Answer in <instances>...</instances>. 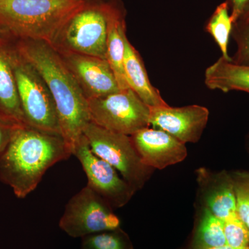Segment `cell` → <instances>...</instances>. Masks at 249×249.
<instances>
[{
    "mask_svg": "<svg viewBox=\"0 0 249 249\" xmlns=\"http://www.w3.org/2000/svg\"><path fill=\"white\" fill-rule=\"evenodd\" d=\"M18 125L22 124H15L11 121L0 117V155L7 147L15 129Z\"/></svg>",
    "mask_w": 249,
    "mask_h": 249,
    "instance_id": "24",
    "label": "cell"
},
{
    "mask_svg": "<svg viewBox=\"0 0 249 249\" xmlns=\"http://www.w3.org/2000/svg\"><path fill=\"white\" fill-rule=\"evenodd\" d=\"M87 99L103 97L120 91L106 59L70 52H60Z\"/></svg>",
    "mask_w": 249,
    "mask_h": 249,
    "instance_id": "11",
    "label": "cell"
},
{
    "mask_svg": "<svg viewBox=\"0 0 249 249\" xmlns=\"http://www.w3.org/2000/svg\"><path fill=\"white\" fill-rule=\"evenodd\" d=\"M235 27V39L237 44V52L235 60L232 62L239 65L249 66V25L233 24Z\"/></svg>",
    "mask_w": 249,
    "mask_h": 249,
    "instance_id": "23",
    "label": "cell"
},
{
    "mask_svg": "<svg viewBox=\"0 0 249 249\" xmlns=\"http://www.w3.org/2000/svg\"><path fill=\"white\" fill-rule=\"evenodd\" d=\"M83 135L91 151L114 167L136 191L142 189L151 178L155 169L142 163L130 136L107 130L92 122L85 127Z\"/></svg>",
    "mask_w": 249,
    "mask_h": 249,
    "instance_id": "5",
    "label": "cell"
},
{
    "mask_svg": "<svg viewBox=\"0 0 249 249\" xmlns=\"http://www.w3.org/2000/svg\"><path fill=\"white\" fill-rule=\"evenodd\" d=\"M88 0H0V28L14 40L52 45L67 21Z\"/></svg>",
    "mask_w": 249,
    "mask_h": 249,
    "instance_id": "3",
    "label": "cell"
},
{
    "mask_svg": "<svg viewBox=\"0 0 249 249\" xmlns=\"http://www.w3.org/2000/svg\"><path fill=\"white\" fill-rule=\"evenodd\" d=\"M196 173L204 206L222 221L235 214V193L230 173L201 168Z\"/></svg>",
    "mask_w": 249,
    "mask_h": 249,
    "instance_id": "13",
    "label": "cell"
},
{
    "mask_svg": "<svg viewBox=\"0 0 249 249\" xmlns=\"http://www.w3.org/2000/svg\"><path fill=\"white\" fill-rule=\"evenodd\" d=\"M12 37L4 29L0 28V45H7L13 42Z\"/></svg>",
    "mask_w": 249,
    "mask_h": 249,
    "instance_id": "26",
    "label": "cell"
},
{
    "mask_svg": "<svg viewBox=\"0 0 249 249\" xmlns=\"http://www.w3.org/2000/svg\"><path fill=\"white\" fill-rule=\"evenodd\" d=\"M227 245L235 249L249 247V232L237 213L223 221Z\"/></svg>",
    "mask_w": 249,
    "mask_h": 249,
    "instance_id": "22",
    "label": "cell"
},
{
    "mask_svg": "<svg viewBox=\"0 0 249 249\" xmlns=\"http://www.w3.org/2000/svg\"><path fill=\"white\" fill-rule=\"evenodd\" d=\"M73 155L79 160L91 189L107 201L113 209L124 207L132 199L135 190L117 170L95 155L84 135L75 147Z\"/></svg>",
    "mask_w": 249,
    "mask_h": 249,
    "instance_id": "9",
    "label": "cell"
},
{
    "mask_svg": "<svg viewBox=\"0 0 249 249\" xmlns=\"http://www.w3.org/2000/svg\"><path fill=\"white\" fill-rule=\"evenodd\" d=\"M71 155L61 136L18 125L0 155V181L24 199L37 188L47 170Z\"/></svg>",
    "mask_w": 249,
    "mask_h": 249,
    "instance_id": "2",
    "label": "cell"
},
{
    "mask_svg": "<svg viewBox=\"0 0 249 249\" xmlns=\"http://www.w3.org/2000/svg\"><path fill=\"white\" fill-rule=\"evenodd\" d=\"M21 107L28 125L61 136L56 107L47 83L35 67L10 45Z\"/></svg>",
    "mask_w": 249,
    "mask_h": 249,
    "instance_id": "4",
    "label": "cell"
},
{
    "mask_svg": "<svg viewBox=\"0 0 249 249\" xmlns=\"http://www.w3.org/2000/svg\"><path fill=\"white\" fill-rule=\"evenodd\" d=\"M149 107L150 125L165 131L184 144L199 142L209 121V109L198 105Z\"/></svg>",
    "mask_w": 249,
    "mask_h": 249,
    "instance_id": "10",
    "label": "cell"
},
{
    "mask_svg": "<svg viewBox=\"0 0 249 249\" xmlns=\"http://www.w3.org/2000/svg\"><path fill=\"white\" fill-rule=\"evenodd\" d=\"M124 67L129 88L138 95L142 102L152 107L168 106L160 91L152 85L140 54L126 34L124 36Z\"/></svg>",
    "mask_w": 249,
    "mask_h": 249,
    "instance_id": "14",
    "label": "cell"
},
{
    "mask_svg": "<svg viewBox=\"0 0 249 249\" xmlns=\"http://www.w3.org/2000/svg\"><path fill=\"white\" fill-rule=\"evenodd\" d=\"M14 47L47 83L53 98L61 137L73 155L91 122L88 100L58 50L43 41L14 40Z\"/></svg>",
    "mask_w": 249,
    "mask_h": 249,
    "instance_id": "1",
    "label": "cell"
},
{
    "mask_svg": "<svg viewBox=\"0 0 249 249\" xmlns=\"http://www.w3.org/2000/svg\"><path fill=\"white\" fill-rule=\"evenodd\" d=\"M246 148H247V152L249 154V135L247 139V142H246Z\"/></svg>",
    "mask_w": 249,
    "mask_h": 249,
    "instance_id": "29",
    "label": "cell"
},
{
    "mask_svg": "<svg viewBox=\"0 0 249 249\" xmlns=\"http://www.w3.org/2000/svg\"><path fill=\"white\" fill-rule=\"evenodd\" d=\"M228 2L231 6V19L232 24H235L245 12L246 8L249 4V0H229Z\"/></svg>",
    "mask_w": 249,
    "mask_h": 249,
    "instance_id": "25",
    "label": "cell"
},
{
    "mask_svg": "<svg viewBox=\"0 0 249 249\" xmlns=\"http://www.w3.org/2000/svg\"><path fill=\"white\" fill-rule=\"evenodd\" d=\"M107 40L106 60L110 65L120 90L128 89L124 73V36L125 22L122 11L114 4H107Z\"/></svg>",
    "mask_w": 249,
    "mask_h": 249,
    "instance_id": "16",
    "label": "cell"
},
{
    "mask_svg": "<svg viewBox=\"0 0 249 249\" xmlns=\"http://www.w3.org/2000/svg\"><path fill=\"white\" fill-rule=\"evenodd\" d=\"M227 245L223 221L203 206L193 235L192 249L213 248Z\"/></svg>",
    "mask_w": 249,
    "mask_h": 249,
    "instance_id": "18",
    "label": "cell"
},
{
    "mask_svg": "<svg viewBox=\"0 0 249 249\" xmlns=\"http://www.w3.org/2000/svg\"><path fill=\"white\" fill-rule=\"evenodd\" d=\"M237 23L243 24V25H249V4L247 7L246 8L245 12L243 13V14L241 16L240 19L237 21Z\"/></svg>",
    "mask_w": 249,
    "mask_h": 249,
    "instance_id": "27",
    "label": "cell"
},
{
    "mask_svg": "<svg viewBox=\"0 0 249 249\" xmlns=\"http://www.w3.org/2000/svg\"><path fill=\"white\" fill-rule=\"evenodd\" d=\"M229 4L228 1L218 5L213 14L206 24V31L213 37L222 53V58L232 61L228 53L229 38L233 29V24L229 14Z\"/></svg>",
    "mask_w": 249,
    "mask_h": 249,
    "instance_id": "19",
    "label": "cell"
},
{
    "mask_svg": "<svg viewBox=\"0 0 249 249\" xmlns=\"http://www.w3.org/2000/svg\"><path fill=\"white\" fill-rule=\"evenodd\" d=\"M107 29V4H88L67 21L52 45L60 52L106 60Z\"/></svg>",
    "mask_w": 249,
    "mask_h": 249,
    "instance_id": "6",
    "label": "cell"
},
{
    "mask_svg": "<svg viewBox=\"0 0 249 249\" xmlns=\"http://www.w3.org/2000/svg\"><path fill=\"white\" fill-rule=\"evenodd\" d=\"M205 85L223 92L237 91L249 93V66L228 61L221 57L205 71Z\"/></svg>",
    "mask_w": 249,
    "mask_h": 249,
    "instance_id": "17",
    "label": "cell"
},
{
    "mask_svg": "<svg viewBox=\"0 0 249 249\" xmlns=\"http://www.w3.org/2000/svg\"><path fill=\"white\" fill-rule=\"evenodd\" d=\"M11 42L0 45V117L15 124H27L21 107L10 55Z\"/></svg>",
    "mask_w": 249,
    "mask_h": 249,
    "instance_id": "15",
    "label": "cell"
},
{
    "mask_svg": "<svg viewBox=\"0 0 249 249\" xmlns=\"http://www.w3.org/2000/svg\"><path fill=\"white\" fill-rule=\"evenodd\" d=\"M120 225L114 209L88 186L70 199L59 222L60 229L75 238L114 230Z\"/></svg>",
    "mask_w": 249,
    "mask_h": 249,
    "instance_id": "8",
    "label": "cell"
},
{
    "mask_svg": "<svg viewBox=\"0 0 249 249\" xmlns=\"http://www.w3.org/2000/svg\"><path fill=\"white\" fill-rule=\"evenodd\" d=\"M81 249H134L129 235L121 228L82 237Z\"/></svg>",
    "mask_w": 249,
    "mask_h": 249,
    "instance_id": "20",
    "label": "cell"
},
{
    "mask_svg": "<svg viewBox=\"0 0 249 249\" xmlns=\"http://www.w3.org/2000/svg\"><path fill=\"white\" fill-rule=\"evenodd\" d=\"M130 137L142 163L153 169L177 164L188 155L186 144L161 129L148 127Z\"/></svg>",
    "mask_w": 249,
    "mask_h": 249,
    "instance_id": "12",
    "label": "cell"
},
{
    "mask_svg": "<svg viewBox=\"0 0 249 249\" xmlns=\"http://www.w3.org/2000/svg\"><path fill=\"white\" fill-rule=\"evenodd\" d=\"M235 190L236 211L249 232V170L229 172Z\"/></svg>",
    "mask_w": 249,
    "mask_h": 249,
    "instance_id": "21",
    "label": "cell"
},
{
    "mask_svg": "<svg viewBox=\"0 0 249 249\" xmlns=\"http://www.w3.org/2000/svg\"><path fill=\"white\" fill-rule=\"evenodd\" d=\"M88 106L91 122L107 130L132 136L150 126V107L130 88L88 100Z\"/></svg>",
    "mask_w": 249,
    "mask_h": 249,
    "instance_id": "7",
    "label": "cell"
},
{
    "mask_svg": "<svg viewBox=\"0 0 249 249\" xmlns=\"http://www.w3.org/2000/svg\"><path fill=\"white\" fill-rule=\"evenodd\" d=\"M249 249V247H247V248H243V249H235V248H232V247H230V246L227 245L222 246V247H213V248H208V249Z\"/></svg>",
    "mask_w": 249,
    "mask_h": 249,
    "instance_id": "28",
    "label": "cell"
}]
</instances>
